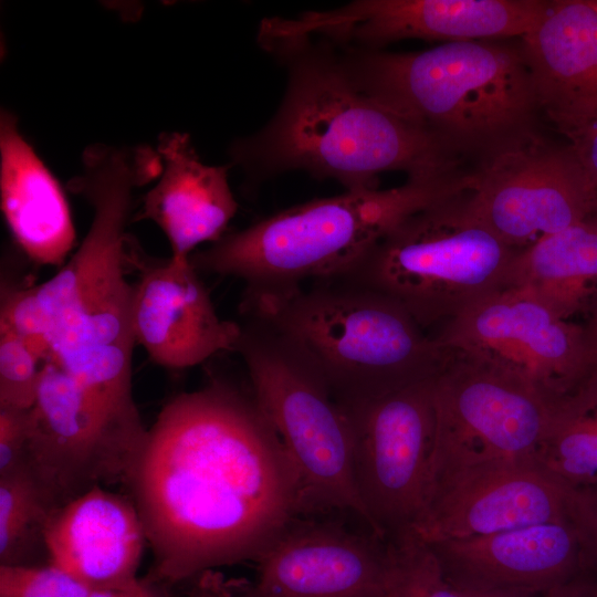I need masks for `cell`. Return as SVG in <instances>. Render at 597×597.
Masks as SVG:
<instances>
[{
	"mask_svg": "<svg viewBox=\"0 0 597 597\" xmlns=\"http://www.w3.org/2000/svg\"><path fill=\"white\" fill-rule=\"evenodd\" d=\"M436 377L379 397L339 402L350 423L359 502L370 528L386 541L410 533L425 505L436 432Z\"/></svg>",
	"mask_w": 597,
	"mask_h": 597,
	"instance_id": "obj_9",
	"label": "cell"
},
{
	"mask_svg": "<svg viewBox=\"0 0 597 597\" xmlns=\"http://www.w3.org/2000/svg\"><path fill=\"white\" fill-rule=\"evenodd\" d=\"M386 597H462L431 549L411 532L389 542Z\"/></svg>",
	"mask_w": 597,
	"mask_h": 597,
	"instance_id": "obj_26",
	"label": "cell"
},
{
	"mask_svg": "<svg viewBox=\"0 0 597 597\" xmlns=\"http://www.w3.org/2000/svg\"><path fill=\"white\" fill-rule=\"evenodd\" d=\"M261 43L287 66L282 103L259 133L231 147L232 161L251 178L306 170L346 191L376 189L377 176L408 178L457 172V153L420 126L359 91L325 40Z\"/></svg>",
	"mask_w": 597,
	"mask_h": 597,
	"instance_id": "obj_3",
	"label": "cell"
},
{
	"mask_svg": "<svg viewBox=\"0 0 597 597\" xmlns=\"http://www.w3.org/2000/svg\"><path fill=\"white\" fill-rule=\"evenodd\" d=\"M467 175L408 178L391 189H364L314 199L224 234L192 253L198 271L234 276L247 290H279L348 273L401 220L444 197L467 191Z\"/></svg>",
	"mask_w": 597,
	"mask_h": 597,
	"instance_id": "obj_6",
	"label": "cell"
},
{
	"mask_svg": "<svg viewBox=\"0 0 597 597\" xmlns=\"http://www.w3.org/2000/svg\"><path fill=\"white\" fill-rule=\"evenodd\" d=\"M146 431L108 411L53 362L29 410L25 464L57 510L92 488L126 483Z\"/></svg>",
	"mask_w": 597,
	"mask_h": 597,
	"instance_id": "obj_12",
	"label": "cell"
},
{
	"mask_svg": "<svg viewBox=\"0 0 597 597\" xmlns=\"http://www.w3.org/2000/svg\"><path fill=\"white\" fill-rule=\"evenodd\" d=\"M433 338L451 353L509 375L554 400L589 374L584 325L531 291L502 286L448 321Z\"/></svg>",
	"mask_w": 597,
	"mask_h": 597,
	"instance_id": "obj_10",
	"label": "cell"
},
{
	"mask_svg": "<svg viewBox=\"0 0 597 597\" xmlns=\"http://www.w3.org/2000/svg\"><path fill=\"white\" fill-rule=\"evenodd\" d=\"M569 519L578 534L584 573L597 580V484L573 490Z\"/></svg>",
	"mask_w": 597,
	"mask_h": 597,
	"instance_id": "obj_30",
	"label": "cell"
},
{
	"mask_svg": "<svg viewBox=\"0 0 597 597\" xmlns=\"http://www.w3.org/2000/svg\"><path fill=\"white\" fill-rule=\"evenodd\" d=\"M136 345L168 369L197 366L239 344L242 326L221 318L190 258L147 268L134 285Z\"/></svg>",
	"mask_w": 597,
	"mask_h": 597,
	"instance_id": "obj_17",
	"label": "cell"
},
{
	"mask_svg": "<svg viewBox=\"0 0 597 597\" xmlns=\"http://www.w3.org/2000/svg\"><path fill=\"white\" fill-rule=\"evenodd\" d=\"M44 540L48 563L92 588L137 576L146 536L133 501L95 486L53 513Z\"/></svg>",
	"mask_w": 597,
	"mask_h": 597,
	"instance_id": "obj_19",
	"label": "cell"
},
{
	"mask_svg": "<svg viewBox=\"0 0 597 597\" xmlns=\"http://www.w3.org/2000/svg\"><path fill=\"white\" fill-rule=\"evenodd\" d=\"M535 461L573 490L597 484V374L552 401Z\"/></svg>",
	"mask_w": 597,
	"mask_h": 597,
	"instance_id": "obj_24",
	"label": "cell"
},
{
	"mask_svg": "<svg viewBox=\"0 0 597 597\" xmlns=\"http://www.w3.org/2000/svg\"><path fill=\"white\" fill-rule=\"evenodd\" d=\"M572 495L535 459L471 464L430 481L411 533L433 543L569 520Z\"/></svg>",
	"mask_w": 597,
	"mask_h": 597,
	"instance_id": "obj_16",
	"label": "cell"
},
{
	"mask_svg": "<svg viewBox=\"0 0 597 597\" xmlns=\"http://www.w3.org/2000/svg\"><path fill=\"white\" fill-rule=\"evenodd\" d=\"M597 213L516 251L503 286L531 291L569 320L596 295Z\"/></svg>",
	"mask_w": 597,
	"mask_h": 597,
	"instance_id": "obj_23",
	"label": "cell"
},
{
	"mask_svg": "<svg viewBox=\"0 0 597 597\" xmlns=\"http://www.w3.org/2000/svg\"><path fill=\"white\" fill-rule=\"evenodd\" d=\"M0 331L21 338L42 363L50 358L46 326L33 285L2 293Z\"/></svg>",
	"mask_w": 597,
	"mask_h": 597,
	"instance_id": "obj_29",
	"label": "cell"
},
{
	"mask_svg": "<svg viewBox=\"0 0 597 597\" xmlns=\"http://www.w3.org/2000/svg\"><path fill=\"white\" fill-rule=\"evenodd\" d=\"M43 363L17 335L0 331V408H32Z\"/></svg>",
	"mask_w": 597,
	"mask_h": 597,
	"instance_id": "obj_27",
	"label": "cell"
},
{
	"mask_svg": "<svg viewBox=\"0 0 597 597\" xmlns=\"http://www.w3.org/2000/svg\"><path fill=\"white\" fill-rule=\"evenodd\" d=\"M515 253L473 212L464 191L401 220L335 280L392 297L427 331L502 287Z\"/></svg>",
	"mask_w": 597,
	"mask_h": 597,
	"instance_id": "obj_7",
	"label": "cell"
},
{
	"mask_svg": "<svg viewBox=\"0 0 597 597\" xmlns=\"http://www.w3.org/2000/svg\"><path fill=\"white\" fill-rule=\"evenodd\" d=\"M433 399L429 483L471 464L535 459L553 401L509 375L453 353L434 379Z\"/></svg>",
	"mask_w": 597,
	"mask_h": 597,
	"instance_id": "obj_13",
	"label": "cell"
},
{
	"mask_svg": "<svg viewBox=\"0 0 597 597\" xmlns=\"http://www.w3.org/2000/svg\"><path fill=\"white\" fill-rule=\"evenodd\" d=\"M596 4H597V0H595Z\"/></svg>",
	"mask_w": 597,
	"mask_h": 597,
	"instance_id": "obj_39",
	"label": "cell"
},
{
	"mask_svg": "<svg viewBox=\"0 0 597 597\" xmlns=\"http://www.w3.org/2000/svg\"><path fill=\"white\" fill-rule=\"evenodd\" d=\"M547 6L540 0H363L296 19L263 23L272 40L314 38L334 45L379 50L407 40L447 42L524 38Z\"/></svg>",
	"mask_w": 597,
	"mask_h": 597,
	"instance_id": "obj_14",
	"label": "cell"
},
{
	"mask_svg": "<svg viewBox=\"0 0 597 597\" xmlns=\"http://www.w3.org/2000/svg\"><path fill=\"white\" fill-rule=\"evenodd\" d=\"M595 213H597V208H596V211H595Z\"/></svg>",
	"mask_w": 597,
	"mask_h": 597,
	"instance_id": "obj_38",
	"label": "cell"
},
{
	"mask_svg": "<svg viewBox=\"0 0 597 597\" xmlns=\"http://www.w3.org/2000/svg\"><path fill=\"white\" fill-rule=\"evenodd\" d=\"M170 585L155 580L148 575L109 585L92 587L88 597H170Z\"/></svg>",
	"mask_w": 597,
	"mask_h": 597,
	"instance_id": "obj_33",
	"label": "cell"
},
{
	"mask_svg": "<svg viewBox=\"0 0 597 597\" xmlns=\"http://www.w3.org/2000/svg\"><path fill=\"white\" fill-rule=\"evenodd\" d=\"M334 515H297L255 561L237 597H386L389 542Z\"/></svg>",
	"mask_w": 597,
	"mask_h": 597,
	"instance_id": "obj_15",
	"label": "cell"
},
{
	"mask_svg": "<svg viewBox=\"0 0 597 597\" xmlns=\"http://www.w3.org/2000/svg\"><path fill=\"white\" fill-rule=\"evenodd\" d=\"M241 308L293 343L338 402L433 378L452 357L399 302L344 280L247 290Z\"/></svg>",
	"mask_w": 597,
	"mask_h": 597,
	"instance_id": "obj_5",
	"label": "cell"
},
{
	"mask_svg": "<svg viewBox=\"0 0 597 597\" xmlns=\"http://www.w3.org/2000/svg\"><path fill=\"white\" fill-rule=\"evenodd\" d=\"M552 123L597 187V112Z\"/></svg>",
	"mask_w": 597,
	"mask_h": 597,
	"instance_id": "obj_32",
	"label": "cell"
},
{
	"mask_svg": "<svg viewBox=\"0 0 597 597\" xmlns=\"http://www.w3.org/2000/svg\"><path fill=\"white\" fill-rule=\"evenodd\" d=\"M251 320L235 352L296 473L298 515H335L371 530L355 488L353 436L344 408L293 343Z\"/></svg>",
	"mask_w": 597,
	"mask_h": 597,
	"instance_id": "obj_8",
	"label": "cell"
},
{
	"mask_svg": "<svg viewBox=\"0 0 597 597\" xmlns=\"http://www.w3.org/2000/svg\"><path fill=\"white\" fill-rule=\"evenodd\" d=\"M235 580L218 569H209L191 579L188 597H237Z\"/></svg>",
	"mask_w": 597,
	"mask_h": 597,
	"instance_id": "obj_34",
	"label": "cell"
},
{
	"mask_svg": "<svg viewBox=\"0 0 597 597\" xmlns=\"http://www.w3.org/2000/svg\"><path fill=\"white\" fill-rule=\"evenodd\" d=\"M157 151L163 170L134 220H151L167 237L171 256L190 258L201 243L219 241L238 210L229 166H209L184 133H164Z\"/></svg>",
	"mask_w": 597,
	"mask_h": 597,
	"instance_id": "obj_20",
	"label": "cell"
},
{
	"mask_svg": "<svg viewBox=\"0 0 597 597\" xmlns=\"http://www.w3.org/2000/svg\"><path fill=\"white\" fill-rule=\"evenodd\" d=\"M538 107L551 122L597 112V4L547 1L521 39Z\"/></svg>",
	"mask_w": 597,
	"mask_h": 597,
	"instance_id": "obj_21",
	"label": "cell"
},
{
	"mask_svg": "<svg viewBox=\"0 0 597 597\" xmlns=\"http://www.w3.org/2000/svg\"><path fill=\"white\" fill-rule=\"evenodd\" d=\"M91 587L50 563L0 566V597H88Z\"/></svg>",
	"mask_w": 597,
	"mask_h": 597,
	"instance_id": "obj_28",
	"label": "cell"
},
{
	"mask_svg": "<svg viewBox=\"0 0 597 597\" xmlns=\"http://www.w3.org/2000/svg\"><path fill=\"white\" fill-rule=\"evenodd\" d=\"M55 511L25 463L0 474V566L42 565Z\"/></svg>",
	"mask_w": 597,
	"mask_h": 597,
	"instance_id": "obj_25",
	"label": "cell"
},
{
	"mask_svg": "<svg viewBox=\"0 0 597 597\" xmlns=\"http://www.w3.org/2000/svg\"><path fill=\"white\" fill-rule=\"evenodd\" d=\"M154 563L174 585L256 561L298 515V482L270 422L222 379L182 392L147 430L126 483Z\"/></svg>",
	"mask_w": 597,
	"mask_h": 597,
	"instance_id": "obj_1",
	"label": "cell"
},
{
	"mask_svg": "<svg viewBox=\"0 0 597 597\" xmlns=\"http://www.w3.org/2000/svg\"><path fill=\"white\" fill-rule=\"evenodd\" d=\"M0 153L1 209L15 243L38 264L63 265L75 242L66 199L8 111L0 117Z\"/></svg>",
	"mask_w": 597,
	"mask_h": 597,
	"instance_id": "obj_22",
	"label": "cell"
},
{
	"mask_svg": "<svg viewBox=\"0 0 597 597\" xmlns=\"http://www.w3.org/2000/svg\"><path fill=\"white\" fill-rule=\"evenodd\" d=\"M584 329L589 354V374H597V293L590 302L589 316Z\"/></svg>",
	"mask_w": 597,
	"mask_h": 597,
	"instance_id": "obj_36",
	"label": "cell"
},
{
	"mask_svg": "<svg viewBox=\"0 0 597 597\" xmlns=\"http://www.w3.org/2000/svg\"><path fill=\"white\" fill-rule=\"evenodd\" d=\"M462 597H542V595H533L514 590L479 588L453 585Z\"/></svg>",
	"mask_w": 597,
	"mask_h": 597,
	"instance_id": "obj_37",
	"label": "cell"
},
{
	"mask_svg": "<svg viewBox=\"0 0 597 597\" xmlns=\"http://www.w3.org/2000/svg\"><path fill=\"white\" fill-rule=\"evenodd\" d=\"M161 170V158L149 146L86 147L82 171L69 188L91 203L90 229L70 260L53 276L33 285L46 326L48 360L137 430L145 428L133 397L136 342L134 285L125 275L126 226L134 189L158 178Z\"/></svg>",
	"mask_w": 597,
	"mask_h": 597,
	"instance_id": "obj_2",
	"label": "cell"
},
{
	"mask_svg": "<svg viewBox=\"0 0 597 597\" xmlns=\"http://www.w3.org/2000/svg\"><path fill=\"white\" fill-rule=\"evenodd\" d=\"M542 597H597V580L582 573L544 593Z\"/></svg>",
	"mask_w": 597,
	"mask_h": 597,
	"instance_id": "obj_35",
	"label": "cell"
},
{
	"mask_svg": "<svg viewBox=\"0 0 597 597\" xmlns=\"http://www.w3.org/2000/svg\"><path fill=\"white\" fill-rule=\"evenodd\" d=\"M329 45L359 91L455 153H484L532 128L538 105L521 46L478 40L395 53Z\"/></svg>",
	"mask_w": 597,
	"mask_h": 597,
	"instance_id": "obj_4",
	"label": "cell"
},
{
	"mask_svg": "<svg viewBox=\"0 0 597 597\" xmlns=\"http://www.w3.org/2000/svg\"><path fill=\"white\" fill-rule=\"evenodd\" d=\"M425 544L455 586L543 595L584 573L570 519Z\"/></svg>",
	"mask_w": 597,
	"mask_h": 597,
	"instance_id": "obj_18",
	"label": "cell"
},
{
	"mask_svg": "<svg viewBox=\"0 0 597 597\" xmlns=\"http://www.w3.org/2000/svg\"><path fill=\"white\" fill-rule=\"evenodd\" d=\"M483 155L471 174L469 203L515 251L595 213L597 187L567 145L528 128Z\"/></svg>",
	"mask_w": 597,
	"mask_h": 597,
	"instance_id": "obj_11",
	"label": "cell"
},
{
	"mask_svg": "<svg viewBox=\"0 0 597 597\" xmlns=\"http://www.w3.org/2000/svg\"><path fill=\"white\" fill-rule=\"evenodd\" d=\"M29 410L0 408V474L25 463Z\"/></svg>",
	"mask_w": 597,
	"mask_h": 597,
	"instance_id": "obj_31",
	"label": "cell"
}]
</instances>
